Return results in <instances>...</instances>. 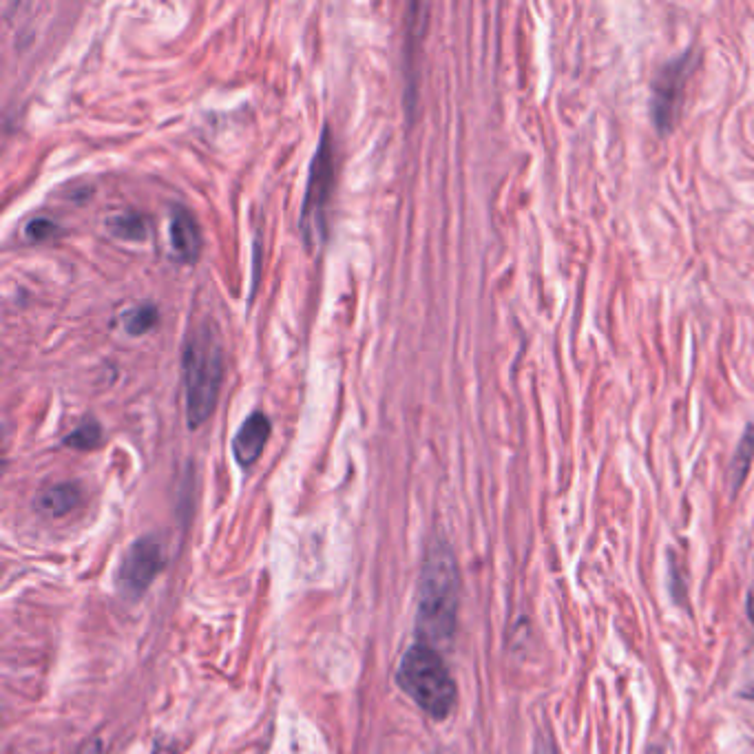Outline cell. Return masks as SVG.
Returning <instances> with one entry per match:
<instances>
[{
  "instance_id": "obj_1",
  "label": "cell",
  "mask_w": 754,
  "mask_h": 754,
  "mask_svg": "<svg viewBox=\"0 0 754 754\" xmlns=\"http://www.w3.org/2000/svg\"><path fill=\"white\" fill-rule=\"evenodd\" d=\"M458 567L452 549L445 542L429 547L418 589V635L423 644H445L452 640L458 620Z\"/></svg>"
},
{
  "instance_id": "obj_2",
  "label": "cell",
  "mask_w": 754,
  "mask_h": 754,
  "mask_svg": "<svg viewBox=\"0 0 754 754\" xmlns=\"http://www.w3.org/2000/svg\"><path fill=\"white\" fill-rule=\"evenodd\" d=\"M186 418L193 429L200 427L213 414L219 385L224 379L222 343L215 330L204 323L188 332L182 354Z\"/></svg>"
},
{
  "instance_id": "obj_3",
  "label": "cell",
  "mask_w": 754,
  "mask_h": 754,
  "mask_svg": "<svg viewBox=\"0 0 754 754\" xmlns=\"http://www.w3.org/2000/svg\"><path fill=\"white\" fill-rule=\"evenodd\" d=\"M399 686L432 719H445L456 706V684L434 646L418 642L401 659Z\"/></svg>"
},
{
  "instance_id": "obj_4",
  "label": "cell",
  "mask_w": 754,
  "mask_h": 754,
  "mask_svg": "<svg viewBox=\"0 0 754 754\" xmlns=\"http://www.w3.org/2000/svg\"><path fill=\"white\" fill-rule=\"evenodd\" d=\"M334 177H337V162H334V144L330 129L321 133L317 153L312 157L306 195H303L299 230L303 242L310 250H317L326 242L328 233V208L332 202Z\"/></svg>"
},
{
  "instance_id": "obj_5",
  "label": "cell",
  "mask_w": 754,
  "mask_h": 754,
  "mask_svg": "<svg viewBox=\"0 0 754 754\" xmlns=\"http://www.w3.org/2000/svg\"><path fill=\"white\" fill-rule=\"evenodd\" d=\"M690 62H693V56H690V54L677 58L673 62H668V65L659 69L657 78L653 82L651 115H653L655 127L662 133L673 131L675 122L679 118V107H682L684 87H686V80L690 76Z\"/></svg>"
},
{
  "instance_id": "obj_6",
  "label": "cell",
  "mask_w": 754,
  "mask_h": 754,
  "mask_svg": "<svg viewBox=\"0 0 754 754\" xmlns=\"http://www.w3.org/2000/svg\"><path fill=\"white\" fill-rule=\"evenodd\" d=\"M164 567V551L162 542L146 536L135 540L131 547L124 551V558L120 562L118 571V584L122 593L138 598L146 589H149L155 575Z\"/></svg>"
},
{
  "instance_id": "obj_7",
  "label": "cell",
  "mask_w": 754,
  "mask_h": 754,
  "mask_svg": "<svg viewBox=\"0 0 754 754\" xmlns=\"http://www.w3.org/2000/svg\"><path fill=\"white\" fill-rule=\"evenodd\" d=\"M268 438H270V418L264 412H253L235 434L233 454L237 463L242 467L255 465L259 456L264 454Z\"/></svg>"
},
{
  "instance_id": "obj_8",
  "label": "cell",
  "mask_w": 754,
  "mask_h": 754,
  "mask_svg": "<svg viewBox=\"0 0 754 754\" xmlns=\"http://www.w3.org/2000/svg\"><path fill=\"white\" fill-rule=\"evenodd\" d=\"M171 248L173 255L182 261V264H193L200 257L202 248V235L197 228L195 217L186 211V208H175L171 215Z\"/></svg>"
},
{
  "instance_id": "obj_9",
  "label": "cell",
  "mask_w": 754,
  "mask_h": 754,
  "mask_svg": "<svg viewBox=\"0 0 754 754\" xmlns=\"http://www.w3.org/2000/svg\"><path fill=\"white\" fill-rule=\"evenodd\" d=\"M80 502V489L76 485L62 483L45 489L38 496V509L49 513V516H65Z\"/></svg>"
},
{
  "instance_id": "obj_10",
  "label": "cell",
  "mask_w": 754,
  "mask_h": 754,
  "mask_svg": "<svg viewBox=\"0 0 754 754\" xmlns=\"http://www.w3.org/2000/svg\"><path fill=\"white\" fill-rule=\"evenodd\" d=\"M752 456H754V427H748L735 449V456H732L730 471H728V485L732 494H737L743 485V480L748 478Z\"/></svg>"
},
{
  "instance_id": "obj_11",
  "label": "cell",
  "mask_w": 754,
  "mask_h": 754,
  "mask_svg": "<svg viewBox=\"0 0 754 754\" xmlns=\"http://www.w3.org/2000/svg\"><path fill=\"white\" fill-rule=\"evenodd\" d=\"M157 323V308L153 303H140V306L131 308L129 312L122 314V326L131 337H140L146 334Z\"/></svg>"
},
{
  "instance_id": "obj_12",
  "label": "cell",
  "mask_w": 754,
  "mask_h": 754,
  "mask_svg": "<svg viewBox=\"0 0 754 754\" xmlns=\"http://www.w3.org/2000/svg\"><path fill=\"white\" fill-rule=\"evenodd\" d=\"M109 228L113 235L122 239H142L146 237V219L135 213H122L109 219Z\"/></svg>"
},
{
  "instance_id": "obj_13",
  "label": "cell",
  "mask_w": 754,
  "mask_h": 754,
  "mask_svg": "<svg viewBox=\"0 0 754 754\" xmlns=\"http://www.w3.org/2000/svg\"><path fill=\"white\" fill-rule=\"evenodd\" d=\"M102 441V429L96 421H85L78 425L69 436H65V445L73 449H93Z\"/></svg>"
},
{
  "instance_id": "obj_14",
  "label": "cell",
  "mask_w": 754,
  "mask_h": 754,
  "mask_svg": "<svg viewBox=\"0 0 754 754\" xmlns=\"http://www.w3.org/2000/svg\"><path fill=\"white\" fill-rule=\"evenodd\" d=\"M25 235L29 242H45V239L56 235V224L47 217H36L27 224Z\"/></svg>"
},
{
  "instance_id": "obj_15",
  "label": "cell",
  "mask_w": 754,
  "mask_h": 754,
  "mask_svg": "<svg viewBox=\"0 0 754 754\" xmlns=\"http://www.w3.org/2000/svg\"><path fill=\"white\" fill-rule=\"evenodd\" d=\"M536 754H558V752H555V743H553V739L547 735V732H544V735L538 737V750H536Z\"/></svg>"
},
{
  "instance_id": "obj_16",
  "label": "cell",
  "mask_w": 754,
  "mask_h": 754,
  "mask_svg": "<svg viewBox=\"0 0 754 754\" xmlns=\"http://www.w3.org/2000/svg\"><path fill=\"white\" fill-rule=\"evenodd\" d=\"M155 754H175V750H173V748H164V746H160V748L155 750Z\"/></svg>"
},
{
  "instance_id": "obj_17",
  "label": "cell",
  "mask_w": 754,
  "mask_h": 754,
  "mask_svg": "<svg viewBox=\"0 0 754 754\" xmlns=\"http://www.w3.org/2000/svg\"><path fill=\"white\" fill-rule=\"evenodd\" d=\"M746 697H748V699H750V701H754V686H752V688H748V690H746Z\"/></svg>"
},
{
  "instance_id": "obj_18",
  "label": "cell",
  "mask_w": 754,
  "mask_h": 754,
  "mask_svg": "<svg viewBox=\"0 0 754 754\" xmlns=\"http://www.w3.org/2000/svg\"><path fill=\"white\" fill-rule=\"evenodd\" d=\"M648 754H666L662 748H651V750H648Z\"/></svg>"
}]
</instances>
